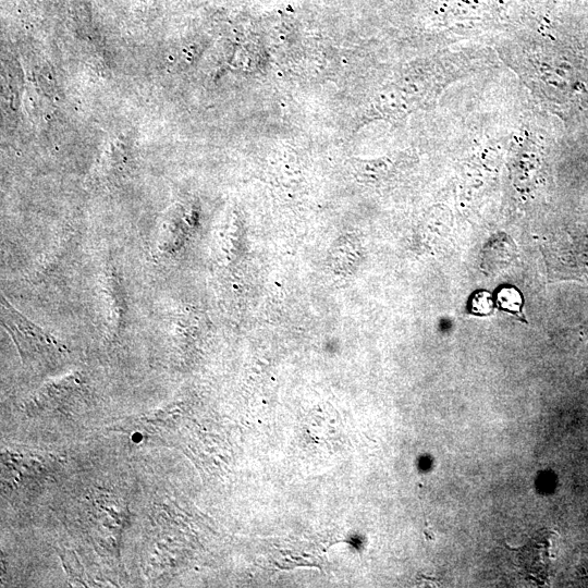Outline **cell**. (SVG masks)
<instances>
[{
    "label": "cell",
    "instance_id": "1",
    "mask_svg": "<svg viewBox=\"0 0 588 588\" xmlns=\"http://www.w3.org/2000/svg\"><path fill=\"white\" fill-rule=\"evenodd\" d=\"M498 305L512 314H515L519 318H523L522 315V305H523V297L520 293L515 287H502L498 293Z\"/></svg>",
    "mask_w": 588,
    "mask_h": 588
},
{
    "label": "cell",
    "instance_id": "3",
    "mask_svg": "<svg viewBox=\"0 0 588 588\" xmlns=\"http://www.w3.org/2000/svg\"><path fill=\"white\" fill-rule=\"evenodd\" d=\"M587 376H588V370H587Z\"/></svg>",
    "mask_w": 588,
    "mask_h": 588
},
{
    "label": "cell",
    "instance_id": "2",
    "mask_svg": "<svg viewBox=\"0 0 588 588\" xmlns=\"http://www.w3.org/2000/svg\"><path fill=\"white\" fill-rule=\"evenodd\" d=\"M493 303L491 295L486 292L475 295L471 304V310L478 315H486L492 310Z\"/></svg>",
    "mask_w": 588,
    "mask_h": 588
}]
</instances>
